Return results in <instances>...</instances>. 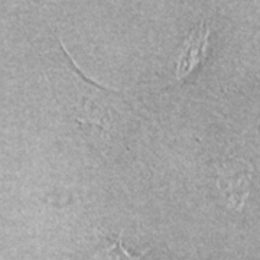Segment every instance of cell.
Masks as SVG:
<instances>
[{
	"mask_svg": "<svg viewBox=\"0 0 260 260\" xmlns=\"http://www.w3.org/2000/svg\"><path fill=\"white\" fill-rule=\"evenodd\" d=\"M218 185L224 191L230 204L240 208L247 195L249 169L242 162L225 164L218 169Z\"/></svg>",
	"mask_w": 260,
	"mask_h": 260,
	"instance_id": "cell-1",
	"label": "cell"
},
{
	"mask_svg": "<svg viewBox=\"0 0 260 260\" xmlns=\"http://www.w3.org/2000/svg\"><path fill=\"white\" fill-rule=\"evenodd\" d=\"M207 38H208V29L205 26H198L191 32L185 49L178 61L177 80L184 78L195 65L203 59L205 45H207Z\"/></svg>",
	"mask_w": 260,
	"mask_h": 260,
	"instance_id": "cell-2",
	"label": "cell"
},
{
	"mask_svg": "<svg viewBox=\"0 0 260 260\" xmlns=\"http://www.w3.org/2000/svg\"><path fill=\"white\" fill-rule=\"evenodd\" d=\"M145 253L132 256L121 244V236L116 237L114 240H109L106 246L95 253L94 260H142Z\"/></svg>",
	"mask_w": 260,
	"mask_h": 260,
	"instance_id": "cell-3",
	"label": "cell"
}]
</instances>
